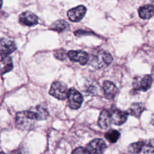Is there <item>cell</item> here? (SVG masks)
Here are the masks:
<instances>
[{
	"mask_svg": "<svg viewBox=\"0 0 154 154\" xmlns=\"http://www.w3.org/2000/svg\"><path fill=\"white\" fill-rule=\"evenodd\" d=\"M92 32H87L86 31H84L82 29H79L78 31H76L75 32V35L76 36H79V35H82L84 34H91Z\"/></svg>",
	"mask_w": 154,
	"mask_h": 154,
	"instance_id": "cell-24",
	"label": "cell"
},
{
	"mask_svg": "<svg viewBox=\"0 0 154 154\" xmlns=\"http://www.w3.org/2000/svg\"><path fill=\"white\" fill-rule=\"evenodd\" d=\"M19 22L26 26H34L38 23V17L32 12L26 11L19 15Z\"/></svg>",
	"mask_w": 154,
	"mask_h": 154,
	"instance_id": "cell-8",
	"label": "cell"
},
{
	"mask_svg": "<svg viewBox=\"0 0 154 154\" xmlns=\"http://www.w3.org/2000/svg\"><path fill=\"white\" fill-rule=\"evenodd\" d=\"M87 149L91 154H103L106 149V144L102 139L96 138L87 144Z\"/></svg>",
	"mask_w": 154,
	"mask_h": 154,
	"instance_id": "cell-6",
	"label": "cell"
},
{
	"mask_svg": "<svg viewBox=\"0 0 154 154\" xmlns=\"http://www.w3.org/2000/svg\"><path fill=\"white\" fill-rule=\"evenodd\" d=\"M150 123L151 124L154 126V114H153L152 115V117H151V120H150Z\"/></svg>",
	"mask_w": 154,
	"mask_h": 154,
	"instance_id": "cell-26",
	"label": "cell"
},
{
	"mask_svg": "<svg viewBox=\"0 0 154 154\" xmlns=\"http://www.w3.org/2000/svg\"><path fill=\"white\" fill-rule=\"evenodd\" d=\"M103 90L105 97L108 100L114 99L119 93L116 85L109 81H105L103 84Z\"/></svg>",
	"mask_w": 154,
	"mask_h": 154,
	"instance_id": "cell-11",
	"label": "cell"
},
{
	"mask_svg": "<svg viewBox=\"0 0 154 154\" xmlns=\"http://www.w3.org/2000/svg\"><path fill=\"white\" fill-rule=\"evenodd\" d=\"M111 122L116 125H121L126 122L129 114L119 109H113L110 111Z\"/></svg>",
	"mask_w": 154,
	"mask_h": 154,
	"instance_id": "cell-10",
	"label": "cell"
},
{
	"mask_svg": "<svg viewBox=\"0 0 154 154\" xmlns=\"http://www.w3.org/2000/svg\"><path fill=\"white\" fill-rule=\"evenodd\" d=\"M145 109V105L143 103L135 102L131 104L127 110V112L129 114L134 116L136 118H140L141 114Z\"/></svg>",
	"mask_w": 154,
	"mask_h": 154,
	"instance_id": "cell-14",
	"label": "cell"
},
{
	"mask_svg": "<svg viewBox=\"0 0 154 154\" xmlns=\"http://www.w3.org/2000/svg\"><path fill=\"white\" fill-rule=\"evenodd\" d=\"M142 151L144 154H154V139H149L144 141Z\"/></svg>",
	"mask_w": 154,
	"mask_h": 154,
	"instance_id": "cell-21",
	"label": "cell"
},
{
	"mask_svg": "<svg viewBox=\"0 0 154 154\" xmlns=\"http://www.w3.org/2000/svg\"><path fill=\"white\" fill-rule=\"evenodd\" d=\"M69 106L72 109H77L80 108L83 102V97L81 94L75 88L69 89L67 95Z\"/></svg>",
	"mask_w": 154,
	"mask_h": 154,
	"instance_id": "cell-5",
	"label": "cell"
},
{
	"mask_svg": "<svg viewBox=\"0 0 154 154\" xmlns=\"http://www.w3.org/2000/svg\"><path fill=\"white\" fill-rule=\"evenodd\" d=\"M69 90L66 84L61 81H55L52 83L49 94L59 100H64L67 97Z\"/></svg>",
	"mask_w": 154,
	"mask_h": 154,
	"instance_id": "cell-3",
	"label": "cell"
},
{
	"mask_svg": "<svg viewBox=\"0 0 154 154\" xmlns=\"http://www.w3.org/2000/svg\"><path fill=\"white\" fill-rule=\"evenodd\" d=\"M13 68L12 60L8 55H1V73L2 75L11 71Z\"/></svg>",
	"mask_w": 154,
	"mask_h": 154,
	"instance_id": "cell-15",
	"label": "cell"
},
{
	"mask_svg": "<svg viewBox=\"0 0 154 154\" xmlns=\"http://www.w3.org/2000/svg\"><path fill=\"white\" fill-rule=\"evenodd\" d=\"M111 123L110 111L103 109L100 114L98 119V125L100 128L105 129L110 126Z\"/></svg>",
	"mask_w": 154,
	"mask_h": 154,
	"instance_id": "cell-13",
	"label": "cell"
},
{
	"mask_svg": "<svg viewBox=\"0 0 154 154\" xmlns=\"http://www.w3.org/2000/svg\"><path fill=\"white\" fill-rule=\"evenodd\" d=\"M139 16L143 19H149L154 15V5H143L138 9Z\"/></svg>",
	"mask_w": 154,
	"mask_h": 154,
	"instance_id": "cell-16",
	"label": "cell"
},
{
	"mask_svg": "<svg viewBox=\"0 0 154 154\" xmlns=\"http://www.w3.org/2000/svg\"><path fill=\"white\" fill-rule=\"evenodd\" d=\"M67 55L70 60L78 62L81 65H85L89 60L88 54L83 51H69L67 52Z\"/></svg>",
	"mask_w": 154,
	"mask_h": 154,
	"instance_id": "cell-7",
	"label": "cell"
},
{
	"mask_svg": "<svg viewBox=\"0 0 154 154\" xmlns=\"http://www.w3.org/2000/svg\"><path fill=\"white\" fill-rule=\"evenodd\" d=\"M54 55L57 59L59 60H64L68 56L66 51L63 48L55 50L54 52Z\"/></svg>",
	"mask_w": 154,
	"mask_h": 154,
	"instance_id": "cell-22",
	"label": "cell"
},
{
	"mask_svg": "<svg viewBox=\"0 0 154 154\" xmlns=\"http://www.w3.org/2000/svg\"><path fill=\"white\" fill-rule=\"evenodd\" d=\"M144 141H140L131 144L128 147V151L131 153H138L143 150Z\"/></svg>",
	"mask_w": 154,
	"mask_h": 154,
	"instance_id": "cell-20",
	"label": "cell"
},
{
	"mask_svg": "<svg viewBox=\"0 0 154 154\" xmlns=\"http://www.w3.org/2000/svg\"><path fill=\"white\" fill-rule=\"evenodd\" d=\"M13 154H28L25 148L20 147L13 152Z\"/></svg>",
	"mask_w": 154,
	"mask_h": 154,
	"instance_id": "cell-25",
	"label": "cell"
},
{
	"mask_svg": "<svg viewBox=\"0 0 154 154\" xmlns=\"http://www.w3.org/2000/svg\"><path fill=\"white\" fill-rule=\"evenodd\" d=\"M36 113L38 120H46L49 117V112L48 109L42 105H37L32 108Z\"/></svg>",
	"mask_w": 154,
	"mask_h": 154,
	"instance_id": "cell-18",
	"label": "cell"
},
{
	"mask_svg": "<svg viewBox=\"0 0 154 154\" xmlns=\"http://www.w3.org/2000/svg\"><path fill=\"white\" fill-rule=\"evenodd\" d=\"M72 154H91L88 150L84 147H78L76 148L72 153Z\"/></svg>",
	"mask_w": 154,
	"mask_h": 154,
	"instance_id": "cell-23",
	"label": "cell"
},
{
	"mask_svg": "<svg viewBox=\"0 0 154 154\" xmlns=\"http://www.w3.org/2000/svg\"><path fill=\"white\" fill-rule=\"evenodd\" d=\"M112 61V55L103 49H96L92 55L91 65L95 69L105 68Z\"/></svg>",
	"mask_w": 154,
	"mask_h": 154,
	"instance_id": "cell-2",
	"label": "cell"
},
{
	"mask_svg": "<svg viewBox=\"0 0 154 154\" xmlns=\"http://www.w3.org/2000/svg\"><path fill=\"white\" fill-rule=\"evenodd\" d=\"M152 77L154 80V66L152 67Z\"/></svg>",
	"mask_w": 154,
	"mask_h": 154,
	"instance_id": "cell-27",
	"label": "cell"
},
{
	"mask_svg": "<svg viewBox=\"0 0 154 154\" xmlns=\"http://www.w3.org/2000/svg\"><path fill=\"white\" fill-rule=\"evenodd\" d=\"M86 11V8L84 5H79L70 9L67 13V17L70 21L78 22L84 17Z\"/></svg>",
	"mask_w": 154,
	"mask_h": 154,
	"instance_id": "cell-9",
	"label": "cell"
},
{
	"mask_svg": "<svg viewBox=\"0 0 154 154\" xmlns=\"http://www.w3.org/2000/svg\"><path fill=\"white\" fill-rule=\"evenodd\" d=\"M69 24L66 21L60 19L53 22L50 26V29L53 31H55L59 33H61L62 32L68 30L69 29Z\"/></svg>",
	"mask_w": 154,
	"mask_h": 154,
	"instance_id": "cell-17",
	"label": "cell"
},
{
	"mask_svg": "<svg viewBox=\"0 0 154 154\" xmlns=\"http://www.w3.org/2000/svg\"><path fill=\"white\" fill-rule=\"evenodd\" d=\"M120 133L116 129H110L105 134V137L110 143H116L120 137Z\"/></svg>",
	"mask_w": 154,
	"mask_h": 154,
	"instance_id": "cell-19",
	"label": "cell"
},
{
	"mask_svg": "<svg viewBox=\"0 0 154 154\" xmlns=\"http://www.w3.org/2000/svg\"><path fill=\"white\" fill-rule=\"evenodd\" d=\"M38 117L34 111L31 108L29 110L18 112L16 116V126L23 131H29L33 129L38 121Z\"/></svg>",
	"mask_w": 154,
	"mask_h": 154,
	"instance_id": "cell-1",
	"label": "cell"
},
{
	"mask_svg": "<svg viewBox=\"0 0 154 154\" xmlns=\"http://www.w3.org/2000/svg\"><path fill=\"white\" fill-rule=\"evenodd\" d=\"M153 80L152 76L149 75L137 76L134 78L132 85L135 90L146 91L151 87Z\"/></svg>",
	"mask_w": 154,
	"mask_h": 154,
	"instance_id": "cell-4",
	"label": "cell"
},
{
	"mask_svg": "<svg viewBox=\"0 0 154 154\" xmlns=\"http://www.w3.org/2000/svg\"><path fill=\"white\" fill-rule=\"evenodd\" d=\"M16 45L15 43L7 38H1L0 43V51L1 55H9L16 49Z\"/></svg>",
	"mask_w": 154,
	"mask_h": 154,
	"instance_id": "cell-12",
	"label": "cell"
},
{
	"mask_svg": "<svg viewBox=\"0 0 154 154\" xmlns=\"http://www.w3.org/2000/svg\"><path fill=\"white\" fill-rule=\"evenodd\" d=\"M1 154H6V153H4L3 152H1Z\"/></svg>",
	"mask_w": 154,
	"mask_h": 154,
	"instance_id": "cell-28",
	"label": "cell"
}]
</instances>
